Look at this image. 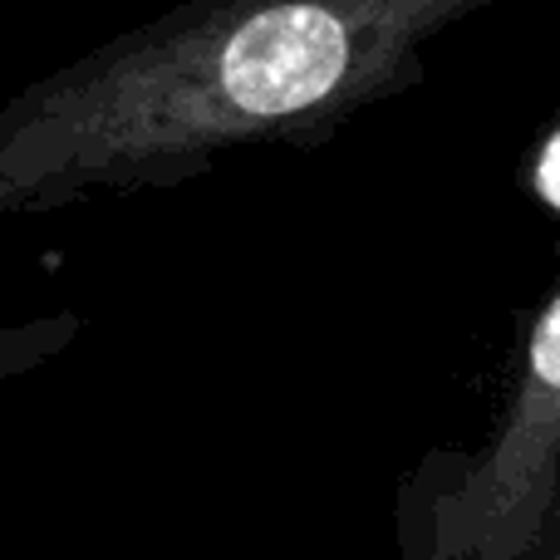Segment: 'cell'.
Returning <instances> with one entry per match:
<instances>
[{
  "mask_svg": "<svg viewBox=\"0 0 560 560\" xmlns=\"http://www.w3.org/2000/svg\"><path fill=\"white\" fill-rule=\"evenodd\" d=\"M536 560H560V502H556V512H551V532H546V541H541V551H536Z\"/></svg>",
  "mask_w": 560,
  "mask_h": 560,
  "instance_id": "cell-5",
  "label": "cell"
},
{
  "mask_svg": "<svg viewBox=\"0 0 560 560\" xmlns=\"http://www.w3.org/2000/svg\"><path fill=\"white\" fill-rule=\"evenodd\" d=\"M502 0H183L0 94V217L173 192L222 158L319 148L428 79Z\"/></svg>",
  "mask_w": 560,
  "mask_h": 560,
  "instance_id": "cell-1",
  "label": "cell"
},
{
  "mask_svg": "<svg viewBox=\"0 0 560 560\" xmlns=\"http://www.w3.org/2000/svg\"><path fill=\"white\" fill-rule=\"evenodd\" d=\"M532 192L541 207H551L560 217V124L546 133V143L536 148V163H532Z\"/></svg>",
  "mask_w": 560,
  "mask_h": 560,
  "instance_id": "cell-4",
  "label": "cell"
},
{
  "mask_svg": "<svg viewBox=\"0 0 560 560\" xmlns=\"http://www.w3.org/2000/svg\"><path fill=\"white\" fill-rule=\"evenodd\" d=\"M89 329L74 310H49L35 319H0V384H15L25 374H39L49 359H59Z\"/></svg>",
  "mask_w": 560,
  "mask_h": 560,
  "instance_id": "cell-3",
  "label": "cell"
},
{
  "mask_svg": "<svg viewBox=\"0 0 560 560\" xmlns=\"http://www.w3.org/2000/svg\"><path fill=\"white\" fill-rule=\"evenodd\" d=\"M560 502V285L532 319L522 374L477 453L404 477L394 560H536Z\"/></svg>",
  "mask_w": 560,
  "mask_h": 560,
  "instance_id": "cell-2",
  "label": "cell"
}]
</instances>
